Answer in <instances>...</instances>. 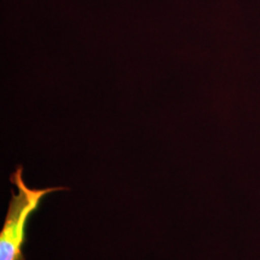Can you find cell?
Masks as SVG:
<instances>
[{"mask_svg":"<svg viewBox=\"0 0 260 260\" xmlns=\"http://www.w3.org/2000/svg\"><path fill=\"white\" fill-rule=\"evenodd\" d=\"M10 181L16 187V191L12 190L4 225L0 232V260H25L23 247L27 242L29 218L37 212L41 201L48 194L64 188H29L24 182L22 167L12 172Z\"/></svg>","mask_w":260,"mask_h":260,"instance_id":"1","label":"cell"}]
</instances>
